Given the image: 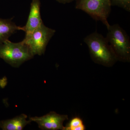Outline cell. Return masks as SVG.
<instances>
[{"mask_svg":"<svg viewBox=\"0 0 130 130\" xmlns=\"http://www.w3.org/2000/svg\"><path fill=\"white\" fill-rule=\"evenodd\" d=\"M84 42L88 46L92 59L96 63L109 66L117 60L106 37L96 31L87 36Z\"/></svg>","mask_w":130,"mask_h":130,"instance_id":"1","label":"cell"},{"mask_svg":"<svg viewBox=\"0 0 130 130\" xmlns=\"http://www.w3.org/2000/svg\"><path fill=\"white\" fill-rule=\"evenodd\" d=\"M34 56L29 47L23 40L13 43L7 40L0 43V58L13 67H19Z\"/></svg>","mask_w":130,"mask_h":130,"instance_id":"2","label":"cell"},{"mask_svg":"<svg viewBox=\"0 0 130 130\" xmlns=\"http://www.w3.org/2000/svg\"><path fill=\"white\" fill-rule=\"evenodd\" d=\"M106 37L117 60L129 61L130 59V41L125 31L118 24L109 26Z\"/></svg>","mask_w":130,"mask_h":130,"instance_id":"3","label":"cell"},{"mask_svg":"<svg viewBox=\"0 0 130 130\" xmlns=\"http://www.w3.org/2000/svg\"><path fill=\"white\" fill-rule=\"evenodd\" d=\"M75 7L88 14L96 21L105 25L107 29L109 27L108 21L111 10V0H76Z\"/></svg>","mask_w":130,"mask_h":130,"instance_id":"4","label":"cell"},{"mask_svg":"<svg viewBox=\"0 0 130 130\" xmlns=\"http://www.w3.org/2000/svg\"><path fill=\"white\" fill-rule=\"evenodd\" d=\"M56 32L47 27L43 23L30 35L25 36L23 41L30 48L34 56L44 53L49 42Z\"/></svg>","mask_w":130,"mask_h":130,"instance_id":"5","label":"cell"},{"mask_svg":"<svg viewBox=\"0 0 130 130\" xmlns=\"http://www.w3.org/2000/svg\"><path fill=\"white\" fill-rule=\"evenodd\" d=\"M29 119L37 123L39 128L42 130H64L63 123L68 119V116L53 111L41 117H30Z\"/></svg>","mask_w":130,"mask_h":130,"instance_id":"6","label":"cell"},{"mask_svg":"<svg viewBox=\"0 0 130 130\" xmlns=\"http://www.w3.org/2000/svg\"><path fill=\"white\" fill-rule=\"evenodd\" d=\"M40 7V0H32L28 20L25 25L23 26L25 36L30 35L43 23L41 17Z\"/></svg>","mask_w":130,"mask_h":130,"instance_id":"7","label":"cell"},{"mask_svg":"<svg viewBox=\"0 0 130 130\" xmlns=\"http://www.w3.org/2000/svg\"><path fill=\"white\" fill-rule=\"evenodd\" d=\"M27 116L22 114L12 119L0 121V128L3 130H22L31 122Z\"/></svg>","mask_w":130,"mask_h":130,"instance_id":"8","label":"cell"},{"mask_svg":"<svg viewBox=\"0 0 130 130\" xmlns=\"http://www.w3.org/2000/svg\"><path fill=\"white\" fill-rule=\"evenodd\" d=\"M20 30L23 31V27L16 25L12 19L0 18V43L8 40L12 35Z\"/></svg>","mask_w":130,"mask_h":130,"instance_id":"9","label":"cell"},{"mask_svg":"<svg viewBox=\"0 0 130 130\" xmlns=\"http://www.w3.org/2000/svg\"><path fill=\"white\" fill-rule=\"evenodd\" d=\"M85 126L81 119L76 117L72 119L68 125L65 127L64 130H84Z\"/></svg>","mask_w":130,"mask_h":130,"instance_id":"10","label":"cell"},{"mask_svg":"<svg viewBox=\"0 0 130 130\" xmlns=\"http://www.w3.org/2000/svg\"><path fill=\"white\" fill-rule=\"evenodd\" d=\"M112 6H117L130 12V0H111Z\"/></svg>","mask_w":130,"mask_h":130,"instance_id":"11","label":"cell"},{"mask_svg":"<svg viewBox=\"0 0 130 130\" xmlns=\"http://www.w3.org/2000/svg\"><path fill=\"white\" fill-rule=\"evenodd\" d=\"M56 1L60 3H62V4H66V3H70L75 1V0H56Z\"/></svg>","mask_w":130,"mask_h":130,"instance_id":"12","label":"cell"}]
</instances>
